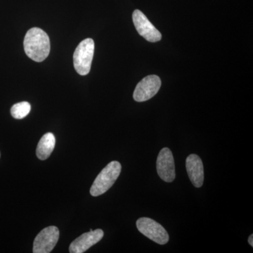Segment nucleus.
Returning <instances> with one entry per match:
<instances>
[{
	"label": "nucleus",
	"mask_w": 253,
	"mask_h": 253,
	"mask_svg": "<svg viewBox=\"0 0 253 253\" xmlns=\"http://www.w3.org/2000/svg\"><path fill=\"white\" fill-rule=\"evenodd\" d=\"M23 45L26 55L36 62L44 61L49 56L51 48L49 36L39 28H33L27 32Z\"/></svg>",
	"instance_id": "f257e3e1"
},
{
	"label": "nucleus",
	"mask_w": 253,
	"mask_h": 253,
	"mask_svg": "<svg viewBox=\"0 0 253 253\" xmlns=\"http://www.w3.org/2000/svg\"><path fill=\"white\" fill-rule=\"evenodd\" d=\"M121 169L122 166L118 161L109 163L95 179L90 189L91 196H101L111 189L121 174Z\"/></svg>",
	"instance_id": "f03ea898"
},
{
	"label": "nucleus",
	"mask_w": 253,
	"mask_h": 253,
	"mask_svg": "<svg viewBox=\"0 0 253 253\" xmlns=\"http://www.w3.org/2000/svg\"><path fill=\"white\" fill-rule=\"evenodd\" d=\"M94 52V42L91 38L82 41L73 54L75 69L81 76H86L90 72L91 62Z\"/></svg>",
	"instance_id": "7ed1b4c3"
},
{
	"label": "nucleus",
	"mask_w": 253,
	"mask_h": 253,
	"mask_svg": "<svg viewBox=\"0 0 253 253\" xmlns=\"http://www.w3.org/2000/svg\"><path fill=\"white\" fill-rule=\"evenodd\" d=\"M136 227L141 234L156 244L165 245L169 241L167 231L157 221L148 217H141L136 221Z\"/></svg>",
	"instance_id": "20e7f679"
},
{
	"label": "nucleus",
	"mask_w": 253,
	"mask_h": 253,
	"mask_svg": "<svg viewBox=\"0 0 253 253\" xmlns=\"http://www.w3.org/2000/svg\"><path fill=\"white\" fill-rule=\"evenodd\" d=\"M59 239V230L56 226L44 228L38 234L33 243L34 253H49L53 251Z\"/></svg>",
	"instance_id": "39448f33"
},
{
	"label": "nucleus",
	"mask_w": 253,
	"mask_h": 253,
	"mask_svg": "<svg viewBox=\"0 0 253 253\" xmlns=\"http://www.w3.org/2000/svg\"><path fill=\"white\" fill-rule=\"evenodd\" d=\"M133 22L136 31L146 41L151 42H156L162 39V35L150 22L144 13L140 10L136 9L132 14Z\"/></svg>",
	"instance_id": "423d86ee"
},
{
	"label": "nucleus",
	"mask_w": 253,
	"mask_h": 253,
	"mask_svg": "<svg viewBox=\"0 0 253 253\" xmlns=\"http://www.w3.org/2000/svg\"><path fill=\"white\" fill-rule=\"evenodd\" d=\"M161 86V81L158 76L155 75L146 76L138 83L133 97L137 102L148 101L157 94Z\"/></svg>",
	"instance_id": "0eeeda50"
},
{
	"label": "nucleus",
	"mask_w": 253,
	"mask_h": 253,
	"mask_svg": "<svg viewBox=\"0 0 253 253\" xmlns=\"http://www.w3.org/2000/svg\"><path fill=\"white\" fill-rule=\"evenodd\" d=\"M156 169L158 175L166 182H172L175 179V165L172 151L168 148H163L157 158Z\"/></svg>",
	"instance_id": "6e6552de"
},
{
	"label": "nucleus",
	"mask_w": 253,
	"mask_h": 253,
	"mask_svg": "<svg viewBox=\"0 0 253 253\" xmlns=\"http://www.w3.org/2000/svg\"><path fill=\"white\" fill-rule=\"evenodd\" d=\"M104 233L101 229L90 230L89 232L84 233L81 236L75 239L71 243L69 247L71 253H83L86 252L91 246L99 243L104 237Z\"/></svg>",
	"instance_id": "1a4fd4ad"
},
{
	"label": "nucleus",
	"mask_w": 253,
	"mask_h": 253,
	"mask_svg": "<svg viewBox=\"0 0 253 253\" xmlns=\"http://www.w3.org/2000/svg\"><path fill=\"white\" fill-rule=\"evenodd\" d=\"M186 171L193 185L196 188L203 186L204 181V168L199 156L191 154L186 161Z\"/></svg>",
	"instance_id": "9d476101"
},
{
	"label": "nucleus",
	"mask_w": 253,
	"mask_h": 253,
	"mask_svg": "<svg viewBox=\"0 0 253 253\" xmlns=\"http://www.w3.org/2000/svg\"><path fill=\"white\" fill-rule=\"evenodd\" d=\"M56 139L52 133L49 132L43 135L38 146H37L36 155L41 161H44L49 157L54 151Z\"/></svg>",
	"instance_id": "9b49d317"
},
{
	"label": "nucleus",
	"mask_w": 253,
	"mask_h": 253,
	"mask_svg": "<svg viewBox=\"0 0 253 253\" xmlns=\"http://www.w3.org/2000/svg\"><path fill=\"white\" fill-rule=\"evenodd\" d=\"M31 106L27 101L17 103L11 107V114L15 119L21 120L26 118L31 112Z\"/></svg>",
	"instance_id": "f8f14e48"
},
{
	"label": "nucleus",
	"mask_w": 253,
	"mask_h": 253,
	"mask_svg": "<svg viewBox=\"0 0 253 253\" xmlns=\"http://www.w3.org/2000/svg\"><path fill=\"white\" fill-rule=\"evenodd\" d=\"M249 244L251 245V246H252V247H253V234H251V235L249 236Z\"/></svg>",
	"instance_id": "ddd939ff"
},
{
	"label": "nucleus",
	"mask_w": 253,
	"mask_h": 253,
	"mask_svg": "<svg viewBox=\"0 0 253 253\" xmlns=\"http://www.w3.org/2000/svg\"><path fill=\"white\" fill-rule=\"evenodd\" d=\"M0 157H1V154H0Z\"/></svg>",
	"instance_id": "4468645a"
}]
</instances>
